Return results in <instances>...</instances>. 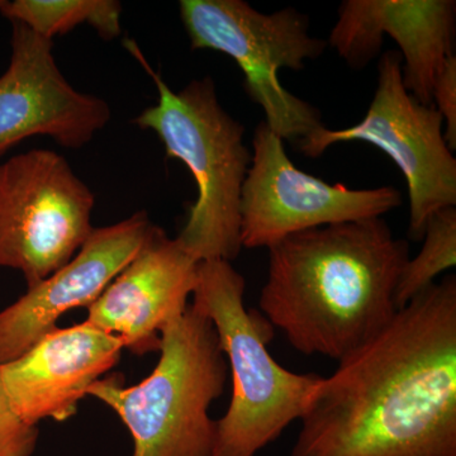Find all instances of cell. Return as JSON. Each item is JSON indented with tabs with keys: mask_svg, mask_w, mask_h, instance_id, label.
<instances>
[{
	"mask_svg": "<svg viewBox=\"0 0 456 456\" xmlns=\"http://www.w3.org/2000/svg\"><path fill=\"white\" fill-rule=\"evenodd\" d=\"M95 198L64 156L35 149L0 165V268L27 289L69 263L93 232Z\"/></svg>",
	"mask_w": 456,
	"mask_h": 456,
	"instance_id": "cell-8",
	"label": "cell"
},
{
	"mask_svg": "<svg viewBox=\"0 0 456 456\" xmlns=\"http://www.w3.org/2000/svg\"><path fill=\"white\" fill-rule=\"evenodd\" d=\"M3 0H0V5H2Z\"/></svg>",
	"mask_w": 456,
	"mask_h": 456,
	"instance_id": "cell-19",
	"label": "cell"
},
{
	"mask_svg": "<svg viewBox=\"0 0 456 456\" xmlns=\"http://www.w3.org/2000/svg\"><path fill=\"white\" fill-rule=\"evenodd\" d=\"M443 126V117L434 104L421 103L408 92L401 55L392 50L380 57L377 89L364 118L341 130L320 126L297 141V146L311 159L344 142H365L383 151L406 179L408 236L412 241H421L432 216L456 207V160Z\"/></svg>",
	"mask_w": 456,
	"mask_h": 456,
	"instance_id": "cell-7",
	"label": "cell"
},
{
	"mask_svg": "<svg viewBox=\"0 0 456 456\" xmlns=\"http://www.w3.org/2000/svg\"><path fill=\"white\" fill-rule=\"evenodd\" d=\"M455 25V0H345L329 45L350 68L362 69L388 35L401 50L404 86L432 104L436 75L454 55Z\"/></svg>",
	"mask_w": 456,
	"mask_h": 456,
	"instance_id": "cell-12",
	"label": "cell"
},
{
	"mask_svg": "<svg viewBox=\"0 0 456 456\" xmlns=\"http://www.w3.org/2000/svg\"><path fill=\"white\" fill-rule=\"evenodd\" d=\"M241 196L242 248H266L311 228L382 218L402 204L395 187L351 189L305 173L265 122L255 128Z\"/></svg>",
	"mask_w": 456,
	"mask_h": 456,
	"instance_id": "cell-9",
	"label": "cell"
},
{
	"mask_svg": "<svg viewBox=\"0 0 456 456\" xmlns=\"http://www.w3.org/2000/svg\"><path fill=\"white\" fill-rule=\"evenodd\" d=\"M11 61L0 77V158L35 136L68 149L94 139L110 119L106 101L84 94L66 80L53 56V42L12 22Z\"/></svg>",
	"mask_w": 456,
	"mask_h": 456,
	"instance_id": "cell-10",
	"label": "cell"
},
{
	"mask_svg": "<svg viewBox=\"0 0 456 456\" xmlns=\"http://www.w3.org/2000/svg\"><path fill=\"white\" fill-rule=\"evenodd\" d=\"M260 310L305 355L340 362L397 314L406 240L383 218L311 228L270 246Z\"/></svg>",
	"mask_w": 456,
	"mask_h": 456,
	"instance_id": "cell-2",
	"label": "cell"
},
{
	"mask_svg": "<svg viewBox=\"0 0 456 456\" xmlns=\"http://www.w3.org/2000/svg\"><path fill=\"white\" fill-rule=\"evenodd\" d=\"M180 17L191 49L213 50L235 60L248 98L265 113L281 140L299 141L322 126L320 110L279 82L281 69L302 70L327 42L310 35V18L287 7L263 13L244 0H182Z\"/></svg>",
	"mask_w": 456,
	"mask_h": 456,
	"instance_id": "cell-6",
	"label": "cell"
},
{
	"mask_svg": "<svg viewBox=\"0 0 456 456\" xmlns=\"http://www.w3.org/2000/svg\"><path fill=\"white\" fill-rule=\"evenodd\" d=\"M121 3L116 0H3L0 13L47 40L89 25L104 40L121 35Z\"/></svg>",
	"mask_w": 456,
	"mask_h": 456,
	"instance_id": "cell-15",
	"label": "cell"
},
{
	"mask_svg": "<svg viewBox=\"0 0 456 456\" xmlns=\"http://www.w3.org/2000/svg\"><path fill=\"white\" fill-rule=\"evenodd\" d=\"M160 359L136 386L102 378L86 395L107 404L134 440L131 456H213L217 421L209 407L224 391L228 365L211 320L188 305L161 331Z\"/></svg>",
	"mask_w": 456,
	"mask_h": 456,
	"instance_id": "cell-5",
	"label": "cell"
},
{
	"mask_svg": "<svg viewBox=\"0 0 456 456\" xmlns=\"http://www.w3.org/2000/svg\"><path fill=\"white\" fill-rule=\"evenodd\" d=\"M126 46L159 92L158 103L134 123L154 131L167 158L183 161L196 180L197 200L176 239L200 263H231L241 253L242 188L253 158L244 142L245 127L221 106L212 77L173 92L134 41H126Z\"/></svg>",
	"mask_w": 456,
	"mask_h": 456,
	"instance_id": "cell-3",
	"label": "cell"
},
{
	"mask_svg": "<svg viewBox=\"0 0 456 456\" xmlns=\"http://www.w3.org/2000/svg\"><path fill=\"white\" fill-rule=\"evenodd\" d=\"M200 261L160 227L101 297L89 305L86 322L118 336L134 355L160 350L161 331L187 310Z\"/></svg>",
	"mask_w": 456,
	"mask_h": 456,
	"instance_id": "cell-13",
	"label": "cell"
},
{
	"mask_svg": "<svg viewBox=\"0 0 456 456\" xmlns=\"http://www.w3.org/2000/svg\"><path fill=\"white\" fill-rule=\"evenodd\" d=\"M38 436V426L17 415L0 379V456H32Z\"/></svg>",
	"mask_w": 456,
	"mask_h": 456,
	"instance_id": "cell-17",
	"label": "cell"
},
{
	"mask_svg": "<svg viewBox=\"0 0 456 456\" xmlns=\"http://www.w3.org/2000/svg\"><path fill=\"white\" fill-rule=\"evenodd\" d=\"M421 250L408 259L399 274L395 292L397 310L435 283V278L456 265V208L435 213L426 224Z\"/></svg>",
	"mask_w": 456,
	"mask_h": 456,
	"instance_id": "cell-16",
	"label": "cell"
},
{
	"mask_svg": "<svg viewBox=\"0 0 456 456\" xmlns=\"http://www.w3.org/2000/svg\"><path fill=\"white\" fill-rule=\"evenodd\" d=\"M290 456H456V277L321 377Z\"/></svg>",
	"mask_w": 456,
	"mask_h": 456,
	"instance_id": "cell-1",
	"label": "cell"
},
{
	"mask_svg": "<svg viewBox=\"0 0 456 456\" xmlns=\"http://www.w3.org/2000/svg\"><path fill=\"white\" fill-rule=\"evenodd\" d=\"M123 349L118 336L86 321L57 327L20 358L0 365V379L26 424L65 422L77 415L90 386L118 364Z\"/></svg>",
	"mask_w": 456,
	"mask_h": 456,
	"instance_id": "cell-14",
	"label": "cell"
},
{
	"mask_svg": "<svg viewBox=\"0 0 456 456\" xmlns=\"http://www.w3.org/2000/svg\"><path fill=\"white\" fill-rule=\"evenodd\" d=\"M154 224L140 211L94 228L77 255L49 278L0 311V365L13 362L57 329V321L97 301L145 245Z\"/></svg>",
	"mask_w": 456,
	"mask_h": 456,
	"instance_id": "cell-11",
	"label": "cell"
},
{
	"mask_svg": "<svg viewBox=\"0 0 456 456\" xmlns=\"http://www.w3.org/2000/svg\"><path fill=\"white\" fill-rule=\"evenodd\" d=\"M245 278L230 261H200L191 307L211 320L232 379L227 412L217 421L213 456H256L302 419L320 375L288 370L268 345L274 326L245 307Z\"/></svg>",
	"mask_w": 456,
	"mask_h": 456,
	"instance_id": "cell-4",
	"label": "cell"
},
{
	"mask_svg": "<svg viewBox=\"0 0 456 456\" xmlns=\"http://www.w3.org/2000/svg\"><path fill=\"white\" fill-rule=\"evenodd\" d=\"M432 104L445 122L446 143L456 149V57L452 55L441 66L432 86Z\"/></svg>",
	"mask_w": 456,
	"mask_h": 456,
	"instance_id": "cell-18",
	"label": "cell"
}]
</instances>
